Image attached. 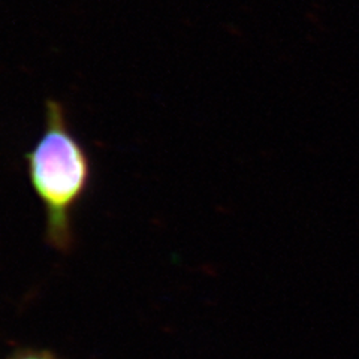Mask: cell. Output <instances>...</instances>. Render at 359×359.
I'll return each instance as SVG.
<instances>
[{
	"label": "cell",
	"mask_w": 359,
	"mask_h": 359,
	"mask_svg": "<svg viewBox=\"0 0 359 359\" xmlns=\"http://www.w3.org/2000/svg\"><path fill=\"white\" fill-rule=\"evenodd\" d=\"M43 120L38 142L25 154L27 177L45 211V241L67 255L75 247V210L92 184V161L72 132L62 102L45 100Z\"/></svg>",
	"instance_id": "6da1fadb"
}]
</instances>
